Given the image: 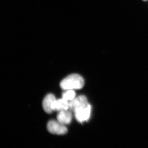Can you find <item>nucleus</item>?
I'll use <instances>...</instances> for the list:
<instances>
[{
    "label": "nucleus",
    "instance_id": "7",
    "mask_svg": "<svg viewBox=\"0 0 148 148\" xmlns=\"http://www.w3.org/2000/svg\"><path fill=\"white\" fill-rule=\"evenodd\" d=\"M69 108V101L64 98L56 100L54 101L52 107V110L60 111L67 110Z\"/></svg>",
    "mask_w": 148,
    "mask_h": 148
},
{
    "label": "nucleus",
    "instance_id": "2",
    "mask_svg": "<svg viewBox=\"0 0 148 148\" xmlns=\"http://www.w3.org/2000/svg\"><path fill=\"white\" fill-rule=\"evenodd\" d=\"M47 128L49 132L56 135H64L68 132V129L64 125L55 120L48 122Z\"/></svg>",
    "mask_w": 148,
    "mask_h": 148
},
{
    "label": "nucleus",
    "instance_id": "6",
    "mask_svg": "<svg viewBox=\"0 0 148 148\" xmlns=\"http://www.w3.org/2000/svg\"><path fill=\"white\" fill-rule=\"evenodd\" d=\"M72 113L70 111H61L57 115V121L64 125L69 124L72 121Z\"/></svg>",
    "mask_w": 148,
    "mask_h": 148
},
{
    "label": "nucleus",
    "instance_id": "5",
    "mask_svg": "<svg viewBox=\"0 0 148 148\" xmlns=\"http://www.w3.org/2000/svg\"><path fill=\"white\" fill-rule=\"evenodd\" d=\"M56 100L55 96L52 94H49L45 96L42 102V107L44 110L47 113L50 114L53 112L52 106Z\"/></svg>",
    "mask_w": 148,
    "mask_h": 148
},
{
    "label": "nucleus",
    "instance_id": "9",
    "mask_svg": "<svg viewBox=\"0 0 148 148\" xmlns=\"http://www.w3.org/2000/svg\"><path fill=\"white\" fill-rule=\"evenodd\" d=\"M143 1H148V0H143Z\"/></svg>",
    "mask_w": 148,
    "mask_h": 148
},
{
    "label": "nucleus",
    "instance_id": "3",
    "mask_svg": "<svg viewBox=\"0 0 148 148\" xmlns=\"http://www.w3.org/2000/svg\"><path fill=\"white\" fill-rule=\"evenodd\" d=\"M71 110L75 112L77 110L86 107L89 104L87 98L84 95H80L69 102Z\"/></svg>",
    "mask_w": 148,
    "mask_h": 148
},
{
    "label": "nucleus",
    "instance_id": "1",
    "mask_svg": "<svg viewBox=\"0 0 148 148\" xmlns=\"http://www.w3.org/2000/svg\"><path fill=\"white\" fill-rule=\"evenodd\" d=\"M84 84V80L81 76L77 74L69 75L60 83V86L64 90L80 89Z\"/></svg>",
    "mask_w": 148,
    "mask_h": 148
},
{
    "label": "nucleus",
    "instance_id": "8",
    "mask_svg": "<svg viewBox=\"0 0 148 148\" xmlns=\"http://www.w3.org/2000/svg\"><path fill=\"white\" fill-rule=\"evenodd\" d=\"M76 93L73 90H68L62 94V98L67 101H71L75 98Z\"/></svg>",
    "mask_w": 148,
    "mask_h": 148
},
{
    "label": "nucleus",
    "instance_id": "4",
    "mask_svg": "<svg viewBox=\"0 0 148 148\" xmlns=\"http://www.w3.org/2000/svg\"><path fill=\"white\" fill-rule=\"evenodd\" d=\"M91 111V106L89 104L86 107L77 110L74 112L76 119L81 123L88 121L90 118Z\"/></svg>",
    "mask_w": 148,
    "mask_h": 148
}]
</instances>
